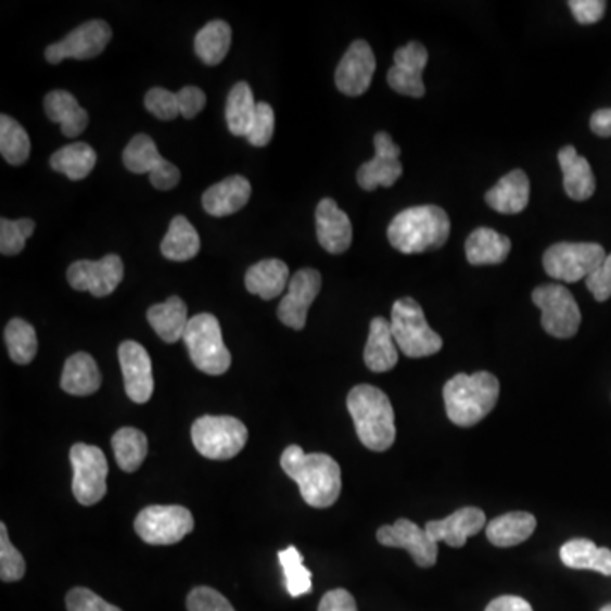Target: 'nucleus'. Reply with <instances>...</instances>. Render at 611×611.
<instances>
[{"label": "nucleus", "instance_id": "72a5a7b5", "mask_svg": "<svg viewBox=\"0 0 611 611\" xmlns=\"http://www.w3.org/2000/svg\"><path fill=\"white\" fill-rule=\"evenodd\" d=\"M162 255L168 260L188 262L201 250V238L186 216H176L162 240Z\"/></svg>", "mask_w": 611, "mask_h": 611}, {"label": "nucleus", "instance_id": "4468645a", "mask_svg": "<svg viewBox=\"0 0 611 611\" xmlns=\"http://www.w3.org/2000/svg\"><path fill=\"white\" fill-rule=\"evenodd\" d=\"M113 38V29L105 21H89L78 26L59 43L50 44L44 51L48 62H63L65 59L89 60L101 55Z\"/></svg>", "mask_w": 611, "mask_h": 611}, {"label": "nucleus", "instance_id": "864d4df0", "mask_svg": "<svg viewBox=\"0 0 611 611\" xmlns=\"http://www.w3.org/2000/svg\"><path fill=\"white\" fill-rule=\"evenodd\" d=\"M486 611H534L529 601L520 596H499L487 604Z\"/></svg>", "mask_w": 611, "mask_h": 611}, {"label": "nucleus", "instance_id": "bb28decb", "mask_svg": "<svg viewBox=\"0 0 611 611\" xmlns=\"http://www.w3.org/2000/svg\"><path fill=\"white\" fill-rule=\"evenodd\" d=\"M289 282H291L289 267L279 258H265L246 270V291L257 294L265 301L276 300L285 288H289Z\"/></svg>", "mask_w": 611, "mask_h": 611}, {"label": "nucleus", "instance_id": "39448f33", "mask_svg": "<svg viewBox=\"0 0 611 611\" xmlns=\"http://www.w3.org/2000/svg\"><path fill=\"white\" fill-rule=\"evenodd\" d=\"M390 323L394 342L406 357H430L444 347V340L430 328L423 308L413 297H403L394 303Z\"/></svg>", "mask_w": 611, "mask_h": 611}, {"label": "nucleus", "instance_id": "f3484780", "mask_svg": "<svg viewBox=\"0 0 611 611\" xmlns=\"http://www.w3.org/2000/svg\"><path fill=\"white\" fill-rule=\"evenodd\" d=\"M378 540L381 546L408 550L420 568H433L436 564L438 544L430 538L427 530L408 518H399L394 525L381 526L378 530Z\"/></svg>", "mask_w": 611, "mask_h": 611}, {"label": "nucleus", "instance_id": "5fc2aeb1", "mask_svg": "<svg viewBox=\"0 0 611 611\" xmlns=\"http://www.w3.org/2000/svg\"><path fill=\"white\" fill-rule=\"evenodd\" d=\"M589 126H591V131L595 132V135H598V137L610 138L611 107H607V110H598L596 113H593Z\"/></svg>", "mask_w": 611, "mask_h": 611}, {"label": "nucleus", "instance_id": "6ab92c4d", "mask_svg": "<svg viewBox=\"0 0 611 611\" xmlns=\"http://www.w3.org/2000/svg\"><path fill=\"white\" fill-rule=\"evenodd\" d=\"M429 63V51L418 41H411L394 53V65L387 72V84L397 94L423 98V71Z\"/></svg>", "mask_w": 611, "mask_h": 611}, {"label": "nucleus", "instance_id": "4be33fe9", "mask_svg": "<svg viewBox=\"0 0 611 611\" xmlns=\"http://www.w3.org/2000/svg\"><path fill=\"white\" fill-rule=\"evenodd\" d=\"M316 234L328 254L340 255L351 249L354 238L351 218L333 199H323L316 207Z\"/></svg>", "mask_w": 611, "mask_h": 611}, {"label": "nucleus", "instance_id": "cd10ccee", "mask_svg": "<svg viewBox=\"0 0 611 611\" xmlns=\"http://www.w3.org/2000/svg\"><path fill=\"white\" fill-rule=\"evenodd\" d=\"M559 165L564 174V191L574 201H588L596 191V179L589 162L574 147H564L559 152Z\"/></svg>", "mask_w": 611, "mask_h": 611}, {"label": "nucleus", "instance_id": "de8ad7c7", "mask_svg": "<svg viewBox=\"0 0 611 611\" xmlns=\"http://www.w3.org/2000/svg\"><path fill=\"white\" fill-rule=\"evenodd\" d=\"M66 610L68 611H123L122 608L114 607L102 600L101 596L96 595L87 588H74L66 595Z\"/></svg>", "mask_w": 611, "mask_h": 611}, {"label": "nucleus", "instance_id": "3c124183", "mask_svg": "<svg viewBox=\"0 0 611 611\" xmlns=\"http://www.w3.org/2000/svg\"><path fill=\"white\" fill-rule=\"evenodd\" d=\"M177 101H179L180 116L192 119L204 110L207 98L199 87L188 86L177 92Z\"/></svg>", "mask_w": 611, "mask_h": 611}, {"label": "nucleus", "instance_id": "ddd939ff", "mask_svg": "<svg viewBox=\"0 0 611 611\" xmlns=\"http://www.w3.org/2000/svg\"><path fill=\"white\" fill-rule=\"evenodd\" d=\"M125 277V264L119 255H105L101 260H78L68 267L66 279L75 291L105 297L116 291Z\"/></svg>", "mask_w": 611, "mask_h": 611}, {"label": "nucleus", "instance_id": "9d476101", "mask_svg": "<svg viewBox=\"0 0 611 611\" xmlns=\"http://www.w3.org/2000/svg\"><path fill=\"white\" fill-rule=\"evenodd\" d=\"M542 311V328L553 339H573L581 327V311L569 289L561 284L538 285L532 292Z\"/></svg>", "mask_w": 611, "mask_h": 611}, {"label": "nucleus", "instance_id": "c03bdc74", "mask_svg": "<svg viewBox=\"0 0 611 611\" xmlns=\"http://www.w3.org/2000/svg\"><path fill=\"white\" fill-rule=\"evenodd\" d=\"M273 129H276V114H273L272 105L267 102H258L257 113H255L254 123L250 126L246 140L254 147H267L272 141Z\"/></svg>", "mask_w": 611, "mask_h": 611}, {"label": "nucleus", "instance_id": "6e6552de", "mask_svg": "<svg viewBox=\"0 0 611 611\" xmlns=\"http://www.w3.org/2000/svg\"><path fill=\"white\" fill-rule=\"evenodd\" d=\"M607 258V252L598 243H556L544 254V269L556 281L573 284L586 281Z\"/></svg>", "mask_w": 611, "mask_h": 611}, {"label": "nucleus", "instance_id": "ea45409f", "mask_svg": "<svg viewBox=\"0 0 611 611\" xmlns=\"http://www.w3.org/2000/svg\"><path fill=\"white\" fill-rule=\"evenodd\" d=\"M5 343H8L9 355L12 362L20 366H28L38 352V339H36V330L28 321L14 318L9 321L5 327Z\"/></svg>", "mask_w": 611, "mask_h": 611}, {"label": "nucleus", "instance_id": "37998d69", "mask_svg": "<svg viewBox=\"0 0 611 611\" xmlns=\"http://www.w3.org/2000/svg\"><path fill=\"white\" fill-rule=\"evenodd\" d=\"M26 573V562L20 550L9 540L8 525L0 523V580L14 583L23 580Z\"/></svg>", "mask_w": 611, "mask_h": 611}, {"label": "nucleus", "instance_id": "603ef678", "mask_svg": "<svg viewBox=\"0 0 611 611\" xmlns=\"http://www.w3.org/2000/svg\"><path fill=\"white\" fill-rule=\"evenodd\" d=\"M318 611H357V603L347 589H333L321 598Z\"/></svg>", "mask_w": 611, "mask_h": 611}, {"label": "nucleus", "instance_id": "1a4fd4ad", "mask_svg": "<svg viewBox=\"0 0 611 611\" xmlns=\"http://www.w3.org/2000/svg\"><path fill=\"white\" fill-rule=\"evenodd\" d=\"M135 530L150 546H174L194 530V517L179 505H153L140 511Z\"/></svg>", "mask_w": 611, "mask_h": 611}, {"label": "nucleus", "instance_id": "a878e982", "mask_svg": "<svg viewBox=\"0 0 611 611\" xmlns=\"http://www.w3.org/2000/svg\"><path fill=\"white\" fill-rule=\"evenodd\" d=\"M44 113L50 122L62 126L66 138H77L89 126V114L66 90H53L44 98Z\"/></svg>", "mask_w": 611, "mask_h": 611}, {"label": "nucleus", "instance_id": "7c9ffc66", "mask_svg": "<svg viewBox=\"0 0 611 611\" xmlns=\"http://www.w3.org/2000/svg\"><path fill=\"white\" fill-rule=\"evenodd\" d=\"M510 252V238L493 228H478L469 234L466 242V257L471 265L502 264Z\"/></svg>", "mask_w": 611, "mask_h": 611}, {"label": "nucleus", "instance_id": "393cba45", "mask_svg": "<svg viewBox=\"0 0 611 611\" xmlns=\"http://www.w3.org/2000/svg\"><path fill=\"white\" fill-rule=\"evenodd\" d=\"M396 342H394L391 323L381 316L370 321L369 339H367L364 360L372 372H387L396 367L399 360Z\"/></svg>", "mask_w": 611, "mask_h": 611}, {"label": "nucleus", "instance_id": "b1692460", "mask_svg": "<svg viewBox=\"0 0 611 611\" xmlns=\"http://www.w3.org/2000/svg\"><path fill=\"white\" fill-rule=\"evenodd\" d=\"M530 201V180L523 170H511L486 192L487 206L502 215H518Z\"/></svg>", "mask_w": 611, "mask_h": 611}, {"label": "nucleus", "instance_id": "c9c22d12", "mask_svg": "<svg viewBox=\"0 0 611 611\" xmlns=\"http://www.w3.org/2000/svg\"><path fill=\"white\" fill-rule=\"evenodd\" d=\"M257 104L249 84H234L228 94V102H226V123H228L231 135L246 138L250 126L254 123L255 113H257Z\"/></svg>", "mask_w": 611, "mask_h": 611}, {"label": "nucleus", "instance_id": "412c9836", "mask_svg": "<svg viewBox=\"0 0 611 611\" xmlns=\"http://www.w3.org/2000/svg\"><path fill=\"white\" fill-rule=\"evenodd\" d=\"M486 525V514L475 507L460 508L444 520H432L424 525L433 542H444L454 549L466 546L469 537L480 534Z\"/></svg>", "mask_w": 611, "mask_h": 611}, {"label": "nucleus", "instance_id": "473e14b6", "mask_svg": "<svg viewBox=\"0 0 611 611\" xmlns=\"http://www.w3.org/2000/svg\"><path fill=\"white\" fill-rule=\"evenodd\" d=\"M147 318L164 342L176 343L183 339L189 324L188 306L179 296H171L165 303L152 306Z\"/></svg>", "mask_w": 611, "mask_h": 611}, {"label": "nucleus", "instance_id": "7ed1b4c3", "mask_svg": "<svg viewBox=\"0 0 611 611\" xmlns=\"http://www.w3.org/2000/svg\"><path fill=\"white\" fill-rule=\"evenodd\" d=\"M347 408L354 420L358 441L369 450L384 451L396 441L394 409L390 397L370 384L355 386L348 393Z\"/></svg>", "mask_w": 611, "mask_h": 611}, {"label": "nucleus", "instance_id": "9b49d317", "mask_svg": "<svg viewBox=\"0 0 611 611\" xmlns=\"http://www.w3.org/2000/svg\"><path fill=\"white\" fill-rule=\"evenodd\" d=\"M74 481L72 491L75 499L84 507H92L107 493V459L104 451L94 445L75 444L71 450Z\"/></svg>", "mask_w": 611, "mask_h": 611}, {"label": "nucleus", "instance_id": "6e6d98bb", "mask_svg": "<svg viewBox=\"0 0 611 611\" xmlns=\"http://www.w3.org/2000/svg\"><path fill=\"white\" fill-rule=\"evenodd\" d=\"M600 611H611V603L607 604V607L601 608Z\"/></svg>", "mask_w": 611, "mask_h": 611}, {"label": "nucleus", "instance_id": "e433bc0d", "mask_svg": "<svg viewBox=\"0 0 611 611\" xmlns=\"http://www.w3.org/2000/svg\"><path fill=\"white\" fill-rule=\"evenodd\" d=\"M195 55L206 65H219L231 47L230 24L225 21H211L195 35Z\"/></svg>", "mask_w": 611, "mask_h": 611}, {"label": "nucleus", "instance_id": "49530a36", "mask_svg": "<svg viewBox=\"0 0 611 611\" xmlns=\"http://www.w3.org/2000/svg\"><path fill=\"white\" fill-rule=\"evenodd\" d=\"M189 611H234L230 601L226 600L221 593L207 586H199L192 589L188 596Z\"/></svg>", "mask_w": 611, "mask_h": 611}, {"label": "nucleus", "instance_id": "09e8293b", "mask_svg": "<svg viewBox=\"0 0 611 611\" xmlns=\"http://www.w3.org/2000/svg\"><path fill=\"white\" fill-rule=\"evenodd\" d=\"M589 292L593 297L600 303L610 300L611 297V254L607 255L603 264L586 279Z\"/></svg>", "mask_w": 611, "mask_h": 611}, {"label": "nucleus", "instance_id": "8fccbe9b", "mask_svg": "<svg viewBox=\"0 0 611 611\" xmlns=\"http://www.w3.org/2000/svg\"><path fill=\"white\" fill-rule=\"evenodd\" d=\"M568 5L580 24L598 23L607 11V2L603 0H571Z\"/></svg>", "mask_w": 611, "mask_h": 611}, {"label": "nucleus", "instance_id": "f704fd0d", "mask_svg": "<svg viewBox=\"0 0 611 611\" xmlns=\"http://www.w3.org/2000/svg\"><path fill=\"white\" fill-rule=\"evenodd\" d=\"M98 164V153L90 144L72 143L53 153L50 165L53 170L65 174L71 180H82L90 176Z\"/></svg>", "mask_w": 611, "mask_h": 611}, {"label": "nucleus", "instance_id": "aec40b11", "mask_svg": "<svg viewBox=\"0 0 611 611\" xmlns=\"http://www.w3.org/2000/svg\"><path fill=\"white\" fill-rule=\"evenodd\" d=\"M117 355H119L125 390L129 399L138 405L149 403L155 387L149 352L144 351L140 343L128 340L119 345Z\"/></svg>", "mask_w": 611, "mask_h": 611}, {"label": "nucleus", "instance_id": "58836bf2", "mask_svg": "<svg viewBox=\"0 0 611 611\" xmlns=\"http://www.w3.org/2000/svg\"><path fill=\"white\" fill-rule=\"evenodd\" d=\"M0 153L11 165H23L31 153L28 132L8 114L0 116Z\"/></svg>", "mask_w": 611, "mask_h": 611}, {"label": "nucleus", "instance_id": "20e7f679", "mask_svg": "<svg viewBox=\"0 0 611 611\" xmlns=\"http://www.w3.org/2000/svg\"><path fill=\"white\" fill-rule=\"evenodd\" d=\"M499 381L491 372L457 374L444 386L445 409L451 423L471 429L495 409Z\"/></svg>", "mask_w": 611, "mask_h": 611}, {"label": "nucleus", "instance_id": "dca6fc26", "mask_svg": "<svg viewBox=\"0 0 611 611\" xmlns=\"http://www.w3.org/2000/svg\"><path fill=\"white\" fill-rule=\"evenodd\" d=\"M375 156L358 168L357 182L364 191H375L379 186L393 188L403 176L399 162L402 150L394 143L390 132L379 131L374 137Z\"/></svg>", "mask_w": 611, "mask_h": 611}, {"label": "nucleus", "instance_id": "5701e85b", "mask_svg": "<svg viewBox=\"0 0 611 611\" xmlns=\"http://www.w3.org/2000/svg\"><path fill=\"white\" fill-rule=\"evenodd\" d=\"M250 198L252 183L243 176H231L204 192L203 206L211 216L222 218L243 209Z\"/></svg>", "mask_w": 611, "mask_h": 611}, {"label": "nucleus", "instance_id": "2f4dec72", "mask_svg": "<svg viewBox=\"0 0 611 611\" xmlns=\"http://www.w3.org/2000/svg\"><path fill=\"white\" fill-rule=\"evenodd\" d=\"M561 561L565 568L596 571L611 576V550L598 547L588 538H573L561 547Z\"/></svg>", "mask_w": 611, "mask_h": 611}, {"label": "nucleus", "instance_id": "a18cd8bd", "mask_svg": "<svg viewBox=\"0 0 611 611\" xmlns=\"http://www.w3.org/2000/svg\"><path fill=\"white\" fill-rule=\"evenodd\" d=\"M144 105L153 116L158 117L162 122H171V119L180 116L177 94H174L170 90L162 89V87L149 90V94L144 96Z\"/></svg>", "mask_w": 611, "mask_h": 611}, {"label": "nucleus", "instance_id": "2eb2a0df", "mask_svg": "<svg viewBox=\"0 0 611 611\" xmlns=\"http://www.w3.org/2000/svg\"><path fill=\"white\" fill-rule=\"evenodd\" d=\"M321 291V273L316 269H301L291 277L288 294L282 297L277 316L285 327L303 330L311 304Z\"/></svg>", "mask_w": 611, "mask_h": 611}, {"label": "nucleus", "instance_id": "f8f14e48", "mask_svg": "<svg viewBox=\"0 0 611 611\" xmlns=\"http://www.w3.org/2000/svg\"><path fill=\"white\" fill-rule=\"evenodd\" d=\"M123 162L132 174H150V182L158 191H170L180 182V170L165 161L149 135H137L123 153Z\"/></svg>", "mask_w": 611, "mask_h": 611}, {"label": "nucleus", "instance_id": "0eeeda50", "mask_svg": "<svg viewBox=\"0 0 611 611\" xmlns=\"http://www.w3.org/2000/svg\"><path fill=\"white\" fill-rule=\"evenodd\" d=\"M192 444L211 460L233 459L249 441V430L238 418L203 417L192 424Z\"/></svg>", "mask_w": 611, "mask_h": 611}, {"label": "nucleus", "instance_id": "f257e3e1", "mask_svg": "<svg viewBox=\"0 0 611 611\" xmlns=\"http://www.w3.org/2000/svg\"><path fill=\"white\" fill-rule=\"evenodd\" d=\"M285 474L300 486L304 501L313 508H330L342 493L339 462L327 454H306L300 445L285 448L281 457Z\"/></svg>", "mask_w": 611, "mask_h": 611}, {"label": "nucleus", "instance_id": "c85d7f7f", "mask_svg": "<svg viewBox=\"0 0 611 611\" xmlns=\"http://www.w3.org/2000/svg\"><path fill=\"white\" fill-rule=\"evenodd\" d=\"M101 382L102 375L94 357L86 352H78L66 360L60 384L72 396H89L98 393Z\"/></svg>", "mask_w": 611, "mask_h": 611}, {"label": "nucleus", "instance_id": "c756f323", "mask_svg": "<svg viewBox=\"0 0 611 611\" xmlns=\"http://www.w3.org/2000/svg\"><path fill=\"white\" fill-rule=\"evenodd\" d=\"M537 529V518L526 511L501 514L486 525L487 540L496 547H514L529 540Z\"/></svg>", "mask_w": 611, "mask_h": 611}, {"label": "nucleus", "instance_id": "4c0bfd02", "mask_svg": "<svg viewBox=\"0 0 611 611\" xmlns=\"http://www.w3.org/2000/svg\"><path fill=\"white\" fill-rule=\"evenodd\" d=\"M111 442H113L114 457L122 471L129 472V474L137 472L149 454L147 435L140 430L126 427V429L117 430Z\"/></svg>", "mask_w": 611, "mask_h": 611}, {"label": "nucleus", "instance_id": "79ce46f5", "mask_svg": "<svg viewBox=\"0 0 611 611\" xmlns=\"http://www.w3.org/2000/svg\"><path fill=\"white\" fill-rule=\"evenodd\" d=\"M35 231V221L23 218L12 221V219H0V254L17 255L21 254L26 245V240Z\"/></svg>", "mask_w": 611, "mask_h": 611}, {"label": "nucleus", "instance_id": "a19ab883", "mask_svg": "<svg viewBox=\"0 0 611 611\" xmlns=\"http://www.w3.org/2000/svg\"><path fill=\"white\" fill-rule=\"evenodd\" d=\"M279 562L284 571L285 588L292 598L308 595L311 591V571L304 565L303 556L296 547L291 546L279 552Z\"/></svg>", "mask_w": 611, "mask_h": 611}, {"label": "nucleus", "instance_id": "423d86ee", "mask_svg": "<svg viewBox=\"0 0 611 611\" xmlns=\"http://www.w3.org/2000/svg\"><path fill=\"white\" fill-rule=\"evenodd\" d=\"M183 343L191 355L192 364L207 375H221L231 366V354L222 342L218 318L201 313L189 320Z\"/></svg>", "mask_w": 611, "mask_h": 611}, {"label": "nucleus", "instance_id": "f03ea898", "mask_svg": "<svg viewBox=\"0 0 611 611\" xmlns=\"http://www.w3.org/2000/svg\"><path fill=\"white\" fill-rule=\"evenodd\" d=\"M450 234V219L442 207L415 206L402 211L391 221L387 238L402 254H424L442 249Z\"/></svg>", "mask_w": 611, "mask_h": 611}, {"label": "nucleus", "instance_id": "a211bd4d", "mask_svg": "<svg viewBox=\"0 0 611 611\" xmlns=\"http://www.w3.org/2000/svg\"><path fill=\"white\" fill-rule=\"evenodd\" d=\"M375 74V56L370 44L357 39L340 60L335 82L340 92L351 98L366 94Z\"/></svg>", "mask_w": 611, "mask_h": 611}]
</instances>
